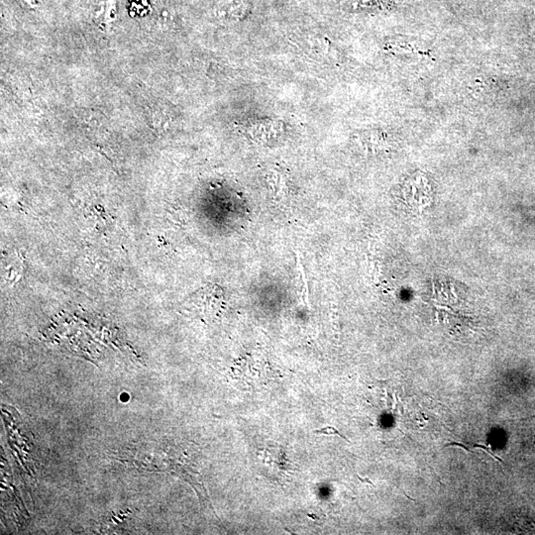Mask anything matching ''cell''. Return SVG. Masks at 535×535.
I'll return each mask as SVG.
<instances>
[{
    "mask_svg": "<svg viewBox=\"0 0 535 535\" xmlns=\"http://www.w3.org/2000/svg\"><path fill=\"white\" fill-rule=\"evenodd\" d=\"M473 447L474 448H480V449L485 450V451H486L487 454L491 455V456L494 457V458L497 460V461L501 462V463H504V462H502V460L501 458H499V457H497V455H495L494 453H492L491 447L485 446V445H478V444L473 445Z\"/></svg>",
    "mask_w": 535,
    "mask_h": 535,
    "instance_id": "7a4b0ae2",
    "label": "cell"
},
{
    "mask_svg": "<svg viewBox=\"0 0 535 535\" xmlns=\"http://www.w3.org/2000/svg\"><path fill=\"white\" fill-rule=\"evenodd\" d=\"M314 434H326V435H338V436L341 437V439H343L344 440H346V441H348V439H346V437H344L343 435L340 434V432L338 430L335 429V427L332 426H327L324 427V429L316 430L314 431Z\"/></svg>",
    "mask_w": 535,
    "mask_h": 535,
    "instance_id": "6da1fadb",
    "label": "cell"
},
{
    "mask_svg": "<svg viewBox=\"0 0 535 535\" xmlns=\"http://www.w3.org/2000/svg\"><path fill=\"white\" fill-rule=\"evenodd\" d=\"M445 446H458L461 447V448H463L464 450H466L467 452H469V453H472L471 450L468 448V447L465 446L463 443H458V442H451V443H447L445 445Z\"/></svg>",
    "mask_w": 535,
    "mask_h": 535,
    "instance_id": "3957f363",
    "label": "cell"
}]
</instances>
